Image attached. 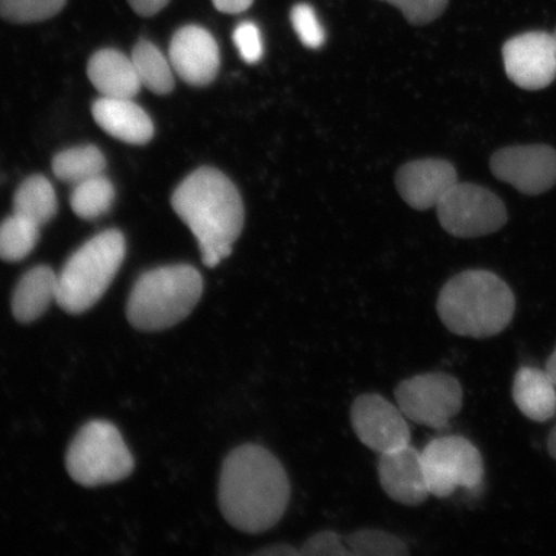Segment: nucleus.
Listing matches in <instances>:
<instances>
[{
  "instance_id": "obj_19",
  "label": "nucleus",
  "mask_w": 556,
  "mask_h": 556,
  "mask_svg": "<svg viewBox=\"0 0 556 556\" xmlns=\"http://www.w3.org/2000/svg\"><path fill=\"white\" fill-rule=\"evenodd\" d=\"M513 400L528 419L545 422L556 414V386L536 367H521L513 382Z\"/></svg>"
},
{
  "instance_id": "obj_23",
  "label": "nucleus",
  "mask_w": 556,
  "mask_h": 556,
  "mask_svg": "<svg viewBox=\"0 0 556 556\" xmlns=\"http://www.w3.org/2000/svg\"><path fill=\"white\" fill-rule=\"evenodd\" d=\"M114 200V185L102 174L75 185L70 197V205L79 218L93 220L106 214L113 206Z\"/></svg>"
},
{
  "instance_id": "obj_13",
  "label": "nucleus",
  "mask_w": 556,
  "mask_h": 556,
  "mask_svg": "<svg viewBox=\"0 0 556 556\" xmlns=\"http://www.w3.org/2000/svg\"><path fill=\"white\" fill-rule=\"evenodd\" d=\"M169 61L174 72L190 86H208L217 76L220 65L217 40L204 27H180L170 41Z\"/></svg>"
},
{
  "instance_id": "obj_32",
  "label": "nucleus",
  "mask_w": 556,
  "mask_h": 556,
  "mask_svg": "<svg viewBox=\"0 0 556 556\" xmlns=\"http://www.w3.org/2000/svg\"><path fill=\"white\" fill-rule=\"evenodd\" d=\"M254 0H213L215 9L227 15H238L243 11H248L252 7Z\"/></svg>"
},
{
  "instance_id": "obj_6",
  "label": "nucleus",
  "mask_w": 556,
  "mask_h": 556,
  "mask_svg": "<svg viewBox=\"0 0 556 556\" xmlns=\"http://www.w3.org/2000/svg\"><path fill=\"white\" fill-rule=\"evenodd\" d=\"M66 469L76 483L99 486L129 477L135 460L119 429L109 421L93 420L70 444Z\"/></svg>"
},
{
  "instance_id": "obj_20",
  "label": "nucleus",
  "mask_w": 556,
  "mask_h": 556,
  "mask_svg": "<svg viewBox=\"0 0 556 556\" xmlns=\"http://www.w3.org/2000/svg\"><path fill=\"white\" fill-rule=\"evenodd\" d=\"M58 208L53 186L43 176H33L24 180L13 198V213L39 227L53 219Z\"/></svg>"
},
{
  "instance_id": "obj_24",
  "label": "nucleus",
  "mask_w": 556,
  "mask_h": 556,
  "mask_svg": "<svg viewBox=\"0 0 556 556\" xmlns=\"http://www.w3.org/2000/svg\"><path fill=\"white\" fill-rule=\"evenodd\" d=\"M40 227L13 213L0 224V260L20 262L37 247Z\"/></svg>"
},
{
  "instance_id": "obj_9",
  "label": "nucleus",
  "mask_w": 556,
  "mask_h": 556,
  "mask_svg": "<svg viewBox=\"0 0 556 556\" xmlns=\"http://www.w3.org/2000/svg\"><path fill=\"white\" fill-rule=\"evenodd\" d=\"M394 397L408 420L428 428L444 429L460 413L464 392L460 382L451 375L428 372L400 382Z\"/></svg>"
},
{
  "instance_id": "obj_15",
  "label": "nucleus",
  "mask_w": 556,
  "mask_h": 556,
  "mask_svg": "<svg viewBox=\"0 0 556 556\" xmlns=\"http://www.w3.org/2000/svg\"><path fill=\"white\" fill-rule=\"evenodd\" d=\"M381 489L395 503L417 506L430 496L421 451L412 444L381 454L378 464Z\"/></svg>"
},
{
  "instance_id": "obj_3",
  "label": "nucleus",
  "mask_w": 556,
  "mask_h": 556,
  "mask_svg": "<svg viewBox=\"0 0 556 556\" xmlns=\"http://www.w3.org/2000/svg\"><path fill=\"white\" fill-rule=\"evenodd\" d=\"M441 321L460 337L491 338L510 325L516 296L503 278L484 269H469L452 277L438 296Z\"/></svg>"
},
{
  "instance_id": "obj_34",
  "label": "nucleus",
  "mask_w": 556,
  "mask_h": 556,
  "mask_svg": "<svg viewBox=\"0 0 556 556\" xmlns=\"http://www.w3.org/2000/svg\"><path fill=\"white\" fill-rule=\"evenodd\" d=\"M547 451L548 454L556 460V424L552 429L551 434L547 437Z\"/></svg>"
},
{
  "instance_id": "obj_14",
  "label": "nucleus",
  "mask_w": 556,
  "mask_h": 556,
  "mask_svg": "<svg viewBox=\"0 0 556 556\" xmlns=\"http://www.w3.org/2000/svg\"><path fill=\"white\" fill-rule=\"evenodd\" d=\"M457 182L455 166L442 159L415 160L395 176L401 198L416 211L437 207Z\"/></svg>"
},
{
  "instance_id": "obj_12",
  "label": "nucleus",
  "mask_w": 556,
  "mask_h": 556,
  "mask_svg": "<svg viewBox=\"0 0 556 556\" xmlns=\"http://www.w3.org/2000/svg\"><path fill=\"white\" fill-rule=\"evenodd\" d=\"M491 172L525 194L544 193L556 184V151L546 144L510 146L492 155Z\"/></svg>"
},
{
  "instance_id": "obj_36",
  "label": "nucleus",
  "mask_w": 556,
  "mask_h": 556,
  "mask_svg": "<svg viewBox=\"0 0 556 556\" xmlns=\"http://www.w3.org/2000/svg\"><path fill=\"white\" fill-rule=\"evenodd\" d=\"M553 35H554V40H555V46H556V29H555V31L553 33Z\"/></svg>"
},
{
  "instance_id": "obj_35",
  "label": "nucleus",
  "mask_w": 556,
  "mask_h": 556,
  "mask_svg": "<svg viewBox=\"0 0 556 556\" xmlns=\"http://www.w3.org/2000/svg\"><path fill=\"white\" fill-rule=\"evenodd\" d=\"M546 372L548 374V377L552 378L554 384L556 386V348L551 358H548L547 361Z\"/></svg>"
},
{
  "instance_id": "obj_30",
  "label": "nucleus",
  "mask_w": 556,
  "mask_h": 556,
  "mask_svg": "<svg viewBox=\"0 0 556 556\" xmlns=\"http://www.w3.org/2000/svg\"><path fill=\"white\" fill-rule=\"evenodd\" d=\"M301 555H326V556H350L346 545L343 544L339 534L332 531H323L316 533L315 536L309 538L304 542L303 546L299 548Z\"/></svg>"
},
{
  "instance_id": "obj_8",
  "label": "nucleus",
  "mask_w": 556,
  "mask_h": 556,
  "mask_svg": "<svg viewBox=\"0 0 556 556\" xmlns=\"http://www.w3.org/2000/svg\"><path fill=\"white\" fill-rule=\"evenodd\" d=\"M435 208L444 231L456 238L491 235L502 229L507 222L503 200L475 184L457 182Z\"/></svg>"
},
{
  "instance_id": "obj_22",
  "label": "nucleus",
  "mask_w": 556,
  "mask_h": 556,
  "mask_svg": "<svg viewBox=\"0 0 556 556\" xmlns=\"http://www.w3.org/2000/svg\"><path fill=\"white\" fill-rule=\"evenodd\" d=\"M141 85L156 94H168L174 88L170 61L149 40H141L131 53Z\"/></svg>"
},
{
  "instance_id": "obj_25",
  "label": "nucleus",
  "mask_w": 556,
  "mask_h": 556,
  "mask_svg": "<svg viewBox=\"0 0 556 556\" xmlns=\"http://www.w3.org/2000/svg\"><path fill=\"white\" fill-rule=\"evenodd\" d=\"M348 551L354 556L407 555L405 542L394 534L379 530H361L345 539Z\"/></svg>"
},
{
  "instance_id": "obj_1",
  "label": "nucleus",
  "mask_w": 556,
  "mask_h": 556,
  "mask_svg": "<svg viewBox=\"0 0 556 556\" xmlns=\"http://www.w3.org/2000/svg\"><path fill=\"white\" fill-rule=\"evenodd\" d=\"M222 514L236 530L263 533L283 517L290 502L287 470L260 444L247 443L229 452L220 470Z\"/></svg>"
},
{
  "instance_id": "obj_11",
  "label": "nucleus",
  "mask_w": 556,
  "mask_h": 556,
  "mask_svg": "<svg viewBox=\"0 0 556 556\" xmlns=\"http://www.w3.org/2000/svg\"><path fill=\"white\" fill-rule=\"evenodd\" d=\"M503 60L507 78L526 90H540L556 78L554 35L528 31L505 41Z\"/></svg>"
},
{
  "instance_id": "obj_10",
  "label": "nucleus",
  "mask_w": 556,
  "mask_h": 556,
  "mask_svg": "<svg viewBox=\"0 0 556 556\" xmlns=\"http://www.w3.org/2000/svg\"><path fill=\"white\" fill-rule=\"evenodd\" d=\"M399 405L380 394L359 395L351 408L354 433L366 447L386 454L412 444V429Z\"/></svg>"
},
{
  "instance_id": "obj_31",
  "label": "nucleus",
  "mask_w": 556,
  "mask_h": 556,
  "mask_svg": "<svg viewBox=\"0 0 556 556\" xmlns=\"http://www.w3.org/2000/svg\"><path fill=\"white\" fill-rule=\"evenodd\" d=\"M128 2L139 16L151 17L164 10L170 0H128Z\"/></svg>"
},
{
  "instance_id": "obj_28",
  "label": "nucleus",
  "mask_w": 556,
  "mask_h": 556,
  "mask_svg": "<svg viewBox=\"0 0 556 556\" xmlns=\"http://www.w3.org/2000/svg\"><path fill=\"white\" fill-rule=\"evenodd\" d=\"M399 9L409 24L422 26L433 23L446 11L450 0H381Z\"/></svg>"
},
{
  "instance_id": "obj_17",
  "label": "nucleus",
  "mask_w": 556,
  "mask_h": 556,
  "mask_svg": "<svg viewBox=\"0 0 556 556\" xmlns=\"http://www.w3.org/2000/svg\"><path fill=\"white\" fill-rule=\"evenodd\" d=\"M87 73L89 80L103 97L135 99L142 87L131 58L111 48L90 58Z\"/></svg>"
},
{
  "instance_id": "obj_18",
  "label": "nucleus",
  "mask_w": 556,
  "mask_h": 556,
  "mask_svg": "<svg viewBox=\"0 0 556 556\" xmlns=\"http://www.w3.org/2000/svg\"><path fill=\"white\" fill-rule=\"evenodd\" d=\"M59 276L48 266H37L21 277L12 296L13 316L21 324H30L58 302Z\"/></svg>"
},
{
  "instance_id": "obj_21",
  "label": "nucleus",
  "mask_w": 556,
  "mask_h": 556,
  "mask_svg": "<svg viewBox=\"0 0 556 556\" xmlns=\"http://www.w3.org/2000/svg\"><path fill=\"white\" fill-rule=\"evenodd\" d=\"M52 169L62 182L75 186L102 176L106 159L96 146H85L59 152L53 159Z\"/></svg>"
},
{
  "instance_id": "obj_5",
  "label": "nucleus",
  "mask_w": 556,
  "mask_h": 556,
  "mask_svg": "<svg viewBox=\"0 0 556 556\" xmlns=\"http://www.w3.org/2000/svg\"><path fill=\"white\" fill-rule=\"evenodd\" d=\"M127 253L124 235L108 229L70 256L59 276L58 304L80 315L100 301L121 269Z\"/></svg>"
},
{
  "instance_id": "obj_2",
  "label": "nucleus",
  "mask_w": 556,
  "mask_h": 556,
  "mask_svg": "<svg viewBox=\"0 0 556 556\" xmlns=\"http://www.w3.org/2000/svg\"><path fill=\"white\" fill-rule=\"evenodd\" d=\"M172 206L197 238L206 267H217L231 255L245 224V207L226 174L214 168L192 172L174 191Z\"/></svg>"
},
{
  "instance_id": "obj_33",
  "label": "nucleus",
  "mask_w": 556,
  "mask_h": 556,
  "mask_svg": "<svg viewBox=\"0 0 556 556\" xmlns=\"http://www.w3.org/2000/svg\"><path fill=\"white\" fill-rule=\"evenodd\" d=\"M256 555H266V556H293L301 555V551L295 548L294 546L280 544L273 545L269 547H264L262 551L255 553Z\"/></svg>"
},
{
  "instance_id": "obj_16",
  "label": "nucleus",
  "mask_w": 556,
  "mask_h": 556,
  "mask_svg": "<svg viewBox=\"0 0 556 556\" xmlns=\"http://www.w3.org/2000/svg\"><path fill=\"white\" fill-rule=\"evenodd\" d=\"M97 124L111 137L129 144H146L154 137V123L134 99L101 97L92 106Z\"/></svg>"
},
{
  "instance_id": "obj_27",
  "label": "nucleus",
  "mask_w": 556,
  "mask_h": 556,
  "mask_svg": "<svg viewBox=\"0 0 556 556\" xmlns=\"http://www.w3.org/2000/svg\"><path fill=\"white\" fill-rule=\"evenodd\" d=\"M290 20L303 46L311 50H318L325 45L326 33L312 5L307 3L294 5L290 12Z\"/></svg>"
},
{
  "instance_id": "obj_4",
  "label": "nucleus",
  "mask_w": 556,
  "mask_h": 556,
  "mask_svg": "<svg viewBox=\"0 0 556 556\" xmlns=\"http://www.w3.org/2000/svg\"><path fill=\"white\" fill-rule=\"evenodd\" d=\"M203 291V276L189 264L148 270L131 289L127 317L141 331L173 328L191 315Z\"/></svg>"
},
{
  "instance_id": "obj_7",
  "label": "nucleus",
  "mask_w": 556,
  "mask_h": 556,
  "mask_svg": "<svg viewBox=\"0 0 556 556\" xmlns=\"http://www.w3.org/2000/svg\"><path fill=\"white\" fill-rule=\"evenodd\" d=\"M430 496L447 498L458 490L481 489L484 465L481 452L467 438L444 435L421 451Z\"/></svg>"
},
{
  "instance_id": "obj_29",
  "label": "nucleus",
  "mask_w": 556,
  "mask_h": 556,
  "mask_svg": "<svg viewBox=\"0 0 556 556\" xmlns=\"http://www.w3.org/2000/svg\"><path fill=\"white\" fill-rule=\"evenodd\" d=\"M233 41L247 64L261 61L264 48L260 27L250 21L241 23L233 31Z\"/></svg>"
},
{
  "instance_id": "obj_26",
  "label": "nucleus",
  "mask_w": 556,
  "mask_h": 556,
  "mask_svg": "<svg viewBox=\"0 0 556 556\" xmlns=\"http://www.w3.org/2000/svg\"><path fill=\"white\" fill-rule=\"evenodd\" d=\"M67 0H0V16L10 23L31 24L52 18Z\"/></svg>"
}]
</instances>
